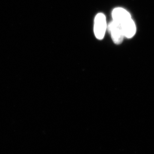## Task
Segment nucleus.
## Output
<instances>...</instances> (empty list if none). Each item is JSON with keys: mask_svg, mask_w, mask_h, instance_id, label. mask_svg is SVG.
<instances>
[{"mask_svg": "<svg viewBox=\"0 0 154 154\" xmlns=\"http://www.w3.org/2000/svg\"><path fill=\"white\" fill-rule=\"evenodd\" d=\"M113 20L121 27L125 36H132L135 33L136 27L129 12L121 8H115L112 12Z\"/></svg>", "mask_w": 154, "mask_h": 154, "instance_id": "nucleus-1", "label": "nucleus"}, {"mask_svg": "<svg viewBox=\"0 0 154 154\" xmlns=\"http://www.w3.org/2000/svg\"><path fill=\"white\" fill-rule=\"evenodd\" d=\"M107 29L106 17L102 13H99L94 19V32L97 39L102 40L104 38Z\"/></svg>", "mask_w": 154, "mask_h": 154, "instance_id": "nucleus-2", "label": "nucleus"}, {"mask_svg": "<svg viewBox=\"0 0 154 154\" xmlns=\"http://www.w3.org/2000/svg\"><path fill=\"white\" fill-rule=\"evenodd\" d=\"M108 28L114 43L116 45L121 44L125 36L120 26L113 20L108 25Z\"/></svg>", "mask_w": 154, "mask_h": 154, "instance_id": "nucleus-3", "label": "nucleus"}]
</instances>
